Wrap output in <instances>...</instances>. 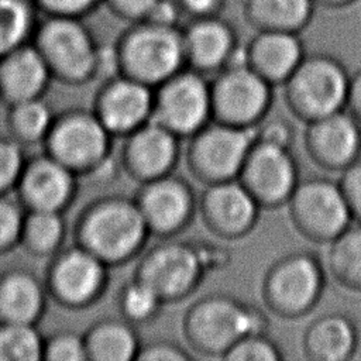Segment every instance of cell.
Returning a JSON list of instances; mask_svg holds the SVG:
<instances>
[{"mask_svg":"<svg viewBox=\"0 0 361 361\" xmlns=\"http://www.w3.org/2000/svg\"><path fill=\"white\" fill-rule=\"evenodd\" d=\"M182 331L189 350L206 357L223 355L244 336L268 331L265 312L228 293H210L183 314Z\"/></svg>","mask_w":361,"mask_h":361,"instance_id":"obj_1","label":"cell"},{"mask_svg":"<svg viewBox=\"0 0 361 361\" xmlns=\"http://www.w3.org/2000/svg\"><path fill=\"white\" fill-rule=\"evenodd\" d=\"M151 233L134 196H109L97 202L80 227L83 248L109 267L123 265L137 258Z\"/></svg>","mask_w":361,"mask_h":361,"instance_id":"obj_2","label":"cell"},{"mask_svg":"<svg viewBox=\"0 0 361 361\" xmlns=\"http://www.w3.org/2000/svg\"><path fill=\"white\" fill-rule=\"evenodd\" d=\"M118 73L157 87L186 68L182 27L147 20L130 24L113 45Z\"/></svg>","mask_w":361,"mask_h":361,"instance_id":"obj_3","label":"cell"},{"mask_svg":"<svg viewBox=\"0 0 361 361\" xmlns=\"http://www.w3.org/2000/svg\"><path fill=\"white\" fill-rule=\"evenodd\" d=\"M350 76L338 58L306 54L282 85L286 107L303 123L340 111L347 106Z\"/></svg>","mask_w":361,"mask_h":361,"instance_id":"obj_4","label":"cell"},{"mask_svg":"<svg viewBox=\"0 0 361 361\" xmlns=\"http://www.w3.org/2000/svg\"><path fill=\"white\" fill-rule=\"evenodd\" d=\"M326 267L312 251H293L267 269L261 292L265 307L283 319L310 313L323 296Z\"/></svg>","mask_w":361,"mask_h":361,"instance_id":"obj_5","label":"cell"},{"mask_svg":"<svg viewBox=\"0 0 361 361\" xmlns=\"http://www.w3.org/2000/svg\"><path fill=\"white\" fill-rule=\"evenodd\" d=\"M185 159L189 172L204 185L237 179L257 141V127L212 120L188 138Z\"/></svg>","mask_w":361,"mask_h":361,"instance_id":"obj_6","label":"cell"},{"mask_svg":"<svg viewBox=\"0 0 361 361\" xmlns=\"http://www.w3.org/2000/svg\"><path fill=\"white\" fill-rule=\"evenodd\" d=\"M206 272L197 244L172 237L141 252L133 276L149 285L166 305L196 292Z\"/></svg>","mask_w":361,"mask_h":361,"instance_id":"obj_7","label":"cell"},{"mask_svg":"<svg viewBox=\"0 0 361 361\" xmlns=\"http://www.w3.org/2000/svg\"><path fill=\"white\" fill-rule=\"evenodd\" d=\"M286 206L295 228L313 243L330 244L354 221L338 182L326 176L299 179Z\"/></svg>","mask_w":361,"mask_h":361,"instance_id":"obj_8","label":"cell"},{"mask_svg":"<svg viewBox=\"0 0 361 361\" xmlns=\"http://www.w3.org/2000/svg\"><path fill=\"white\" fill-rule=\"evenodd\" d=\"M151 120L189 138L213 120L212 85L206 75L183 68L155 87Z\"/></svg>","mask_w":361,"mask_h":361,"instance_id":"obj_9","label":"cell"},{"mask_svg":"<svg viewBox=\"0 0 361 361\" xmlns=\"http://www.w3.org/2000/svg\"><path fill=\"white\" fill-rule=\"evenodd\" d=\"M213 120L257 127L269 113L272 85L248 65H228L210 80Z\"/></svg>","mask_w":361,"mask_h":361,"instance_id":"obj_10","label":"cell"},{"mask_svg":"<svg viewBox=\"0 0 361 361\" xmlns=\"http://www.w3.org/2000/svg\"><path fill=\"white\" fill-rule=\"evenodd\" d=\"M134 199L151 235L159 238L176 237L197 213L192 185L173 172L141 183Z\"/></svg>","mask_w":361,"mask_h":361,"instance_id":"obj_11","label":"cell"},{"mask_svg":"<svg viewBox=\"0 0 361 361\" xmlns=\"http://www.w3.org/2000/svg\"><path fill=\"white\" fill-rule=\"evenodd\" d=\"M261 207L286 204L299 182L298 162L289 147L257 140L237 178Z\"/></svg>","mask_w":361,"mask_h":361,"instance_id":"obj_12","label":"cell"},{"mask_svg":"<svg viewBox=\"0 0 361 361\" xmlns=\"http://www.w3.org/2000/svg\"><path fill=\"white\" fill-rule=\"evenodd\" d=\"M261 206L238 180L209 183L197 195V214L206 228L224 240H240L257 226Z\"/></svg>","mask_w":361,"mask_h":361,"instance_id":"obj_13","label":"cell"},{"mask_svg":"<svg viewBox=\"0 0 361 361\" xmlns=\"http://www.w3.org/2000/svg\"><path fill=\"white\" fill-rule=\"evenodd\" d=\"M179 157L180 137L154 120L126 135L118 154L121 169L140 183L172 173Z\"/></svg>","mask_w":361,"mask_h":361,"instance_id":"obj_14","label":"cell"},{"mask_svg":"<svg viewBox=\"0 0 361 361\" xmlns=\"http://www.w3.org/2000/svg\"><path fill=\"white\" fill-rule=\"evenodd\" d=\"M303 142L317 166L341 172L361 157V121L343 109L306 123Z\"/></svg>","mask_w":361,"mask_h":361,"instance_id":"obj_15","label":"cell"},{"mask_svg":"<svg viewBox=\"0 0 361 361\" xmlns=\"http://www.w3.org/2000/svg\"><path fill=\"white\" fill-rule=\"evenodd\" d=\"M41 41L48 59L66 78L85 80L97 73L100 47L75 17H59L48 23Z\"/></svg>","mask_w":361,"mask_h":361,"instance_id":"obj_16","label":"cell"},{"mask_svg":"<svg viewBox=\"0 0 361 361\" xmlns=\"http://www.w3.org/2000/svg\"><path fill=\"white\" fill-rule=\"evenodd\" d=\"M154 93L155 87L118 73L106 80L94 114L113 137L124 138L151 120Z\"/></svg>","mask_w":361,"mask_h":361,"instance_id":"obj_17","label":"cell"},{"mask_svg":"<svg viewBox=\"0 0 361 361\" xmlns=\"http://www.w3.org/2000/svg\"><path fill=\"white\" fill-rule=\"evenodd\" d=\"M182 41L186 66L203 75L226 68L240 47L237 30L221 16L189 20Z\"/></svg>","mask_w":361,"mask_h":361,"instance_id":"obj_18","label":"cell"},{"mask_svg":"<svg viewBox=\"0 0 361 361\" xmlns=\"http://www.w3.org/2000/svg\"><path fill=\"white\" fill-rule=\"evenodd\" d=\"M111 133L96 114L79 113L66 118L52 137V147L68 168L96 169L111 157Z\"/></svg>","mask_w":361,"mask_h":361,"instance_id":"obj_19","label":"cell"},{"mask_svg":"<svg viewBox=\"0 0 361 361\" xmlns=\"http://www.w3.org/2000/svg\"><path fill=\"white\" fill-rule=\"evenodd\" d=\"M244 49L245 63L272 86H282L306 55L300 34L283 31H255Z\"/></svg>","mask_w":361,"mask_h":361,"instance_id":"obj_20","label":"cell"},{"mask_svg":"<svg viewBox=\"0 0 361 361\" xmlns=\"http://www.w3.org/2000/svg\"><path fill=\"white\" fill-rule=\"evenodd\" d=\"M358 329L345 313L331 312L313 319L305 329L302 350L313 361H345L358 348Z\"/></svg>","mask_w":361,"mask_h":361,"instance_id":"obj_21","label":"cell"},{"mask_svg":"<svg viewBox=\"0 0 361 361\" xmlns=\"http://www.w3.org/2000/svg\"><path fill=\"white\" fill-rule=\"evenodd\" d=\"M107 267L86 248L71 251L62 258L55 274L61 296L73 305L94 300L107 285Z\"/></svg>","mask_w":361,"mask_h":361,"instance_id":"obj_22","label":"cell"},{"mask_svg":"<svg viewBox=\"0 0 361 361\" xmlns=\"http://www.w3.org/2000/svg\"><path fill=\"white\" fill-rule=\"evenodd\" d=\"M313 0H243V17L255 31L300 34L313 20Z\"/></svg>","mask_w":361,"mask_h":361,"instance_id":"obj_23","label":"cell"},{"mask_svg":"<svg viewBox=\"0 0 361 361\" xmlns=\"http://www.w3.org/2000/svg\"><path fill=\"white\" fill-rule=\"evenodd\" d=\"M85 344L87 358L96 361H131L137 358L141 347L135 326L123 317L97 323Z\"/></svg>","mask_w":361,"mask_h":361,"instance_id":"obj_24","label":"cell"},{"mask_svg":"<svg viewBox=\"0 0 361 361\" xmlns=\"http://www.w3.org/2000/svg\"><path fill=\"white\" fill-rule=\"evenodd\" d=\"M73 179L65 164L42 161L27 180V193L39 210H56L71 196Z\"/></svg>","mask_w":361,"mask_h":361,"instance_id":"obj_25","label":"cell"},{"mask_svg":"<svg viewBox=\"0 0 361 361\" xmlns=\"http://www.w3.org/2000/svg\"><path fill=\"white\" fill-rule=\"evenodd\" d=\"M329 245L327 268L334 281L361 292V221H353Z\"/></svg>","mask_w":361,"mask_h":361,"instance_id":"obj_26","label":"cell"},{"mask_svg":"<svg viewBox=\"0 0 361 361\" xmlns=\"http://www.w3.org/2000/svg\"><path fill=\"white\" fill-rule=\"evenodd\" d=\"M165 302L145 282L131 278L127 281L117 295V309L120 317L134 326L151 323L158 317Z\"/></svg>","mask_w":361,"mask_h":361,"instance_id":"obj_27","label":"cell"},{"mask_svg":"<svg viewBox=\"0 0 361 361\" xmlns=\"http://www.w3.org/2000/svg\"><path fill=\"white\" fill-rule=\"evenodd\" d=\"M47 69L42 58L30 49L17 52L6 63L3 78L7 90L20 99L31 97L45 82Z\"/></svg>","mask_w":361,"mask_h":361,"instance_id":"obj_28","label":"cell"},{"mask_svg":"<svg viewBox=\"0 0 361 361\" xmlns=\"http://www.w3.org/2000/svg\"><path fill=\"white\" fill-rule=\"evenodd\" d=\"M39 305V289L31 278L16 275L6 281L1 289V307L16 323H25L32 319Z\"/></svg>","mask_w":361,"mask_h":361,"instance_id":"obj_29","label":"cell"},{"mask_svg":"<svg viewBox=\"0 0 361 361\" xmlns=\"http://www.w3.org/2000/svg\"><path fill=\"white\" fill-rule=\"evenodd\" d=\"M39 355V338L24 323L0 333V361H31Z\"/></svg>","mask_w":361,"mask_h":361,"instance_id":"obj_30","label":"cell"},{"mask_svg":"<svg viewBox=\"0 0 361 361\" xmlns=\"http://www.w3.org/2000/svg\"><path fill=\"white\" fill-rule=\"evenodd\" d=\"M283 358L281 347L267 333L241 337L221 360L227 361H279Z\"/></svg>","mask_w":361,"mask_h":361,"instance_id":"obj_31","label":"cell"},{"mask_svg":"<svg viewBox=\"0 0 361 361\" xmlns=\"http://www.w3.org/2000/svg\"><path fill=\"white\" fill-rule=\"evenodd\" d=\"M28 27V11L20 0H0V54L21 41Z\"/></svg>","mask_w":361,"mask_h":361,"instance_id":"obj_32","label":"cell"},{"mask_svg":"<svg viewBox=\"0 0 361 361\" xmlns=\"http://www.w3.org/2000/svg\"><path fill=\"white\" fill-rule=\"evenodd\" d=\"M62 221L56 210H39L30 221V235L39 248H52L61 238Z\"/></svg>","mask_w":361,"mask_h":361,"instance_id":"obj_33","label":"cell"},{"mask_svg":"<svg viewBox=\"0 0 361 361\" xmlns=\"http://www.w3.org/2000/svg\"><path fill=\"white\" fill-rule=\"evenodd\" d=\"M193 354L182 345L168 341L158 340L148 344H141L137 354V361H188L192 360Z\"/></svg>","mask_w":361,"mask_h":361,"instance_id":"obj_34","label":"cell"},{"mask_svg":"<svg viewBox=\"0 0 361 361\" xmlns=\"http://www.w3.org/2000/svg\"><path fill=\"white\" fill-rule=\"evenodd\" d=\"M338 185L348 203L354 221H361V158L341 171Z\"/></svg>","mask_w":361,"mask_h":361,"instance_id":"obj_35","label":"cell"},{"mask_svg":"<svg viewBox=\"0 0 361 361\" xmlns=\"http://www.w3.org/2000/svg\"><path fill=\"white\" fill-rule=\"evenodd\" d=\"M157 1L158 0H103L116 18L128 24L145 20Z\"/></svg>","mask_w":361,"mask_h":361,"instance_id":"obj_36","label":"cell"},{"mask_svg":"<svg viewBox=\"0 0 361 361\" xmlns=\"http://www.w3.org/2000/svg\"><path fill=\"white\" fill-rule=\"evenodd\" d=\"M257 140L290 148L293 142V128L290 123L282 117H265L257 126Z\"/></svg>","mask_w":361,"mask_h":361,"instance_id":"obj_37","label":"cell"},{"mask_svg":"<svg viewBox=\"0 0 361 361\" xmlns=\"http://www.w3.org/2000/svg\"><path fill=\"white\" fill-rule=\"evenodd\" d=\"M17 123L25 134L39 135L48 127L49 111L42 103L30 102L20 109L17 114Z\"/></svg>","mask_w":361,"mask_h":361,"instance_id":"obj_38","label":"cell"},{"mask_svg":"<svg viewBox=\"0 0 361 361\" xmlns=\"http://www.w3.org/2000/svg\"><path fill=\"white\" fill-rule=\"evenodd\" d=\"M49 358L55 361H82L87 358L85 340L76 336H62L49 348Z\"/></svg>","mask_w":361,"mask_h":361,"instance_id":"obj_39","label":"cell"},{"mask_svg":"<svg viewBox=\"0 0 361 361\" xmlns=\"http://www.w3.org/2000/svg\"><path fill=\"white\" fill-rule=\"evenodd\" d=\"M180 11L189 20L220 16L226 0H176Z\"/></svg>","mask_w":361,"mask_h":361,"instance_id":"obj_40","label":"cell"},{"mask_svg":"<svg viewBox=\"0 0 361 361\" xmlns=\"http://www.w3.org/2000/svg\"><path fill=\"white\" fill-rule=\"evenodd\" d=\"M182 11L176 3V0H158L152 10L149 11L147 21L162 24V25H173L180 27L179 21L182 18Z\"/></svg>","mask_w":361,"mask_h":361,"instance_id":"obj_41","label":"cell"},{"mask_svg":"<svg viewBox=\"0 0 361 361\" xmlns=\"http://www.w3.org/2000/svg\"><path fill=\"white\" fill-rule=\"evenodd\" d=\"M44 4L62 17H76L94 10L103 0H42Z\"/></svg>","mask_w":361,"mask_h":361,"instance_id":"obj_42","label":"cell"},{"mask_svg":"<svg viewBox=\"0 0 361 361\" xmlns=\"http://www.w3.org/2000/svg\"><path fill=\"white\" fill-rule=\"evenodd\" d=\"M20 166V154L11 144L0 141V188L6 186L16 176Z\"/></svg>","mask_w":361,"mask_h":361,"instance_id":"obj_43","label":"cell"},{"mask_svg":"<svg viewBox=\"0 0 361 361\" xmlns=\"http://www.w3.org/2000/svg\"><path fill=\"white\" fill-rule=\"evenodd\" d=\"M20 217L16 207L0 202V245L8 243L17 233Z\"/></svg>","mask_w":361,"mask_h":361,"instance_id":"obj_44","label":"cell"},{"mask_svg":"<svg viewBox=\"0 0 361 361\" xmlns=\"http://www.w3.org/2000/svg\"><path fill=\"white\" fill-rule=\"evenodd\" d=\"M345 109L361 121V68L350 76Z\"/></svg>","mask_w":361,"mask_h":361,"instance_id":"obj_45","label":"cell"},{"mask_svg":"<svg viewBox=\"0 0 361 361\" xmlns=\"http://www.w3.org/2000/svg\"><path fill=\"white\" fill-rule=\"evenodd\" d=\"M358 0H313L316 7H322L326 10H341L347 8Z\"/></svg>","mask_w":361,"mask_h":361,"instance_id":"obj_46","label":"cell"}]
</instances>
